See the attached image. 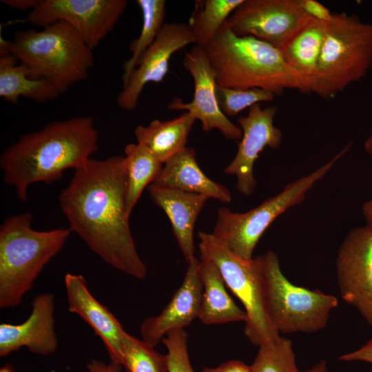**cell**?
<instances>
[{
	"instance_id": "6da1fadb",
	"label": "cell",
	"mask_w": 372,
	"mask_h": 372,
	"mask_svg": "<svg viewBox=\"0 0 372 372\" xmlns=\"http://www.w3.org/2000/svg\"><path fill=\"white\" fill-rule=\"evenodd\" d=\"M125 156L90 158L59 196L69 224L90 249L114 268L138 279L147 275L130 227Z\"/></svg>"
},
{
	"instance_id": "7a4b0ae2",
	"label": "cell",
	"mask_w": 372,
	"mask_h": 372,
	"mask_svg": "<svg viewBox=\"0 0 372 372\" xmlns=\"http://www.w3.org/2000/svg\"><path fill=\"white\" fill-rule=\"evenodd\" d=\"M99 149V132L91 116H77L45 124L22 135L1 154L6 183L26 201L32 183L51 184L68 169L79 168Z\"/></svg>"
},
{
	"instance_id": "3957f363",
	"label": "cell",
	"mask_w": 372,
	"mask_h": 372,
	"mask_svg": "<svg viewBox=\"0 0 372 372\" xmlns=\"http://www.w3.org/2000/svg\"><path fill=\"white\" fill-rule=\"evenodd\" d=\"M203 48L219 87L262 88L276 96L291 89L303 92L280 50L253 37L237 36L225 23Z\"/></svg>"
},
{
	"instance_id": "277c9868",
	"label": "cell",
	"mask_w": 372,
	"mask_h": 372,
	"mask_svg": "<svg viewBox=\"0 0 372 372\" xmlns=\"http://www.w3.org/2000/svg\"><path fill=\"white\" fill-rule=\"evenodd\" d=\"M32 215L18 214L0 227V308H14L22 302L43 267L63 247L71 230L36 231Z\"/></svg>"
},
{
	"instance_id": "5b68a950",
	"label": "cell",
	"mask_w": 372,
	"mask_h": 372,
	"mask_svg": "<svg viewBox=\"0 0 372 372\" xmlns=\"http://www.w3.org/2000/svg\"><path fill=\"white\" fill-rule=\"evenodd\" d=\"M10 49L31 78L48 80L60 94L87 79L94 62L93 50L63 22L18 31Z\"/></svg>"
},
{
	"instance_id": "8992f818",
	"label": "cell",
	"mask_w": 372,
	"mask_h": 372,
	"mask_svg": "<svg viewBox=\"0 0 372 372\" xmlns=\"http://www.w3.org/2000/svg\"><path fill=\"white\" fill-rule=\"evenodd\" d=\"M372 68V23L356 14L333 13L311 93L330 99L363 79Z\"/></svg>"
},
{
	"instance_id": "52a82bcc",
	"label": "cell",
	"mask_w": 372,
	"mask_h": 372,
	"mask_svg": "<svg viewBox=\"0 0 372 372\" xmlns=\"http://www.w3.org/2000/svg\"><path fill=\"white\" fill-rule=\"evenodd\" d=\"M351 145L348 144L329 162L289 183L280 193L249 211L237 213L220 207L213 236L236 256L252 259L254 249L269 225L285 211L302 203L307 193L327 175Z\"/></svg>"
},
{
	"instance_id": "ba28073f",
	"label": "cell",
	"mask_w": 372,
	"mask_h": 372,
	"mask_svg": "<svg viewBox=\"0 0 372 372\" xmlns=\"http://www.w3.org/2000/svg\"><path fill=\"white\" fill-rule=\"evenodd\" d=\"M263 289L267 316L280 333H313L324 329L338 300L320 290L292 284L282 273L278 255H261Z\"/></svg>"
},
{
	"instance_id": "9c48e42d",
	"label": "cell",
	"mask_w": 372,
	"mask_h": 372,
	"mask_svg": "<svg viewBox=\"0 0 372 372\" xmlns=\"http://www.w3.org/2000/svg\"><path fill=\"white\" fill-rule=\"evenodd\" d=\"M198 235L200 259L209 260L217 266L226 286L245 307L247 338L258 347L275 341L280 333L266 311L261 255L246 260L232 253L212 234L198 231Z\"/></svg>"
},
{
	"instance_id": "30bf717a",
	"label": "cell",
	"mask_w": 372,
	"mask_h": 372,
	"mask_svg": "<svg viewBox=\"0 0 372 372\" xmlns=\"http://www.w3.org/2000/svg\"><path fill=\"white\" fill-rule=\"evenodd\" d=\"M127 5L126 0H37L27 21L41 28L65 23L93 50L114 29Z\"/></svg>"
},
{
	"instance_id": "8fae6325",
	"label": "cell",
	"mask_w": 372,
	"mask_h": 372,
	"mask_svg": "<svg viewBox=\"0 0 372 372\" xmlns=\"http://www.w3.org/2000/svg\"><path fill=\"white\" fill-rule=\"evenodd\" d=\"M309 18L300 0H243L225 24L237 36L253 37L282 51Z\"/></svg>"
},
{
	"instance_id": "7c38bea8",
	"label": "cell",
	"mask_w": 372,
	"mask_h": 372,
	"mask_svg": "<svg viewBox=\"0 0 372 372\" xmlns=\"http://www.w3.org/2000/svg\"><path fill=\"white\" fill-rule=\"evenodd\" d=\"M183 65L194 81L193 99L189 103H184L180 97L174 96L167 108L189 113L200 122L204 132L217 129L227 139H240L241 129L233 123L220 109L216 74L205 48L194 45L185 53Z\"/></svg>"
},
{
	"instance_id": "4fadbf2b",
	"label": "cell",
	"mask_w": 372,
	"mask_h": 372,
	"mask_svg": "<svg viewBox=\"0 0 372 372\" xmlns=\"http://www.w3.org/2000/svg\"><path fill=\"white\" fill-rule=\"evenodd\" d=\"M335 266L340 296L372 327V228L365 225L350 231Z\"/></svg>"
},
{
	"instance_id": "5bb4252c",
	"label": "cell",
	"mask_w": 372,
	"mask_h": 372,
	"mask_svg": "<svg viewBox=\"0 0 372 372\" xmlns=\"http://www.w3.org/2000/svg\"><path fill=\"white\" fill-rule=\"evenodd\" d=\"M277 112L275 105L262 107L256 104L238 119L242 136L235 157L224 172L236 177V188L244 196H250L256 186L254 166L259 154L265 147L276 149L282 143V132L274 125Z\"/></svg>"
},
{
	"instance_id": "9a60e30c",
	"label": "cell",
	"mask_w": 372,
	"mask_h": 372,
	"mask_svg": "<svg viewBox=\"0 0 372 372\" xmlns=\"http://www.w3.org/2000/svg\"><path fill=\"white\" fill-rule=\"evenodd\" d=\"M192 43H195V39L188 23H165L127 80L123 83L116 99L119 107L127 111L135 110L145 86L149 83L162 82L169 71L173 54Z\"/></svg>"
},
{
	"instance_id": "2e32d148",
	"label": "cell",
	"mask_w": 372,
	"mask_h": 372,
	"mask_svg": "<svg viewBox=\"0 0 372 372\" xmlns=\"http://www.w3.org/2000/svg\"><path fill=\"white\" fill-rule=\"evenodd\" d=\"M32 312L19 324H0V356L4 357L22 347L32 353L47 355L54 353L58 341L54 331V297L45 293L35 296Z\"/></svg>"
},
{
	"instance_id": "e0dca14e",
	"label": "cell",
	"mask_w": 372,
	"mask_h": 372,
	"mask_svg": "<svg viewBox=\"0 0 372 372\" xmlns=\"http://www.w3.org/2000/svg\"><path fill=\"white\" fill-rule=\"evenodd\" d=\"M196 258L188 267L180 287L169 302L156 316L149 317L141 324L142 340L155 347L170 331L184 329L198 318L203 287Z\"/></svg>"
},
{
	"instance_id": "ac0fdd59",
	"label": "cell",
	"mask_w": 372,
	"mask_h": 372,
	"mask_svg": "<svg viewBox=\"0 0 372 372\" xmlns=\"http://www.w3.org/2000/svg\"><path fill=\"white\" fill-rule=\"evenodd\" d=\"M64 282L69 311L91 327L103 341L111 361L121 365L127 333L109 309L92 296L82 275L67 273Z\"/></svg>"
},
{
	"instance_id": "d6986e66",
	"label": "cell",
	"mask_w": 372,
	"mask_h": 372,
	"mask_svg": "<svg viewBox=\"0 0 372 372\" xmlns=\"http://www.w3.org/2000/svg\"><path fill=\"white\" fill-rule=\"evenodd\" d=\"M153 202L169 218L178 245L188 264L194 256V229L205 201V196L150 184L147 187Z\"/></svg>"
},
{
	"instance_id": "ffe728a7",
	"label": "cell",
	"mask_w": 372,
	"mask_h": 372,
	"mask_svg": "<svg viewBox=\"0 0 372 372\" xmlns=\"http://www.w3.org/2000/svg\"><path fill=\"white\" fill-rule=\"evenodd\" d=\"M152 184L201 194L229 203L231 192L223 185L209 178L200 169L194 148L186 147L164 163Z\"/></svg>"
},
{
	"instance_id": "44dd1931",
	"label": "cell",
	"mask_w": 372,
	"mask_h": 372,
	"mask_svg": "<svg viewBox=\"0 0 372 372\" xmlns=\"http://www.w3.org/2000/svg\"><path fill=\"white\" fill-rule=\"evenodd\" d=\"M0 96L17 104L21 97L43 103L61 95L54 86L44 79H32L26 68L11 53L10 41L1 37Z\"/></svg>"
},
{
	"instance_id": "7402d4cb",
	"label": "cell",
	"mask_w": 372,
	"mask_h": 372,
	"mask_svg": "<svg viewBox=\"0 0 372 372\" xmlns=\"http://www.w3.org/2000/svg\"><path fill=\"white\" fill-rule=\"evenodd\" d=\"M198 270L203 291L198 319L205 324H218L247 320L241 309L226 290V285L217 266L200 259Z\"/></svg>"
},
{
	"instance_id": "603a6c76",
	"label": "cell",
	"mask_w": 372,
	"mask_h": 372,
	"mask_svg": "<svg viewBox=\"0 0 372 372\" xmlns=\"http://www.w3.org/2000/svg\"><path fill=\"white\" fill-rule=\"evenodd\" d=\"M327 28V22L309 17L282 50L287 64L300 77L303 93H311Z\"/></svg>"
},
{
	"instance_id": "cb8c5ba5",
	"label": "cell",
	"mask_w": 372,
	"mask_h": 372,
	"mask_svg": "<svg viewBox=\"0 0 372 372\" xmlns=\"http://www.w3.org/2000/svg\"><path fill=\"white\" fill-rule=\"evenodd\" d=\"M196 119L188 112L168 121L155 119L134 130L137 143L148 149L163 164L186 147Z\"/></svg>"
},
{
	"instance_id": "d4e9b609",
	"label": "cell",
	"mask_w": 372,
	"mask_h": 372,
	"mask_svg": "<svg viewBox=\"0 0 372 372\" xmlns=\"http://www.w3.org/2000/svg\"><path fill=\"white\" fill-rule=\"evenodd\" d=\"M127 172V211L130 216L143 190L158 176L163 163L145 146L130 143L125 147Z\"/></svg>"
},
{
	"instance_id": "484cf974",
	"label": "cell",
	"mask_w": 372,
	"mask_h": 372,
	"mask_svg": "<svg viewBox=\"0 0 372 372\" xmlns=\"http://www.w3.org/2000/svg\"><path fill=\"white\" fill-rule=\"evenodd\" d=\"M143 16V24L140 34L129 46L132 52L130 58L123 66V83L129 78L137 66L141 58L152 45L163 27L166 13L165 0H137Z\"/></svg>"
},
{
	"instance_id": "4316f807",
	"label": "cell",
	"mask_w": 372,
	"mask_h": 372,
	"mask_svg": "<svg viewBox=\"0 0 372 372\" xmlns=\"http://www.w3.org/2000/svg\"><path fill=\"white\" fill-rule=\"evenodd\" d=\"M243 0L197 1L188 25L195 45L206 46Z\"/></svg>"
},
{
	"instance_id": "83f0119b",
	"label": "cell",
	"mask_w": 372,
	"mask_h": 372,
	"mask_svg": "<svg viewBox=\"0 0 372 372\" xmlns=\"http://www.w3.org/2000/svg\"><path fill=\"white\" fill-rule=\"evenodd\" d=\"M121 365L126 372H169L167 355L129 333L123 344Z\"/></svg>"
},
{
	"instance_id": "f1b7e54d",
	"label": "cell",
	"mask_w": 372,
	"mask_h": 372,
	"mask_svg": "<svg viewBox=\"0 0 372 372\" xmlns=\"http://www.w3.org/2000/svg\"><path fill=\"white\" fill-rule=\"evenodd\" d=\"M250 369L251 372H304L297 366L292 342L281 336L259 347Z\"/></svg>"
},
{
	"instance_id": "f546056e",
	"label": "cell",
	"mask_w": 372,
	"mask_h": 372,
	"mask_svg": "<svg viewBox=\"0 0 372 372\" xmlns=\"http://www.w3.org/2000/svg\"><path fill=\"white\" fill-rule=\"evenodd\" d=\"M217 95L223 112L228 116H234L242 110L261 102L271 101L276 95L262 88L236 89L219 87Z\"/></svg>"
},
{
	"instance_id": "4dcf8cb0",
	"label": "cell",
	"mask_w": 372,
	"mask_h": 372,
	"mask_svg": "<svg viewBox=\"0 0 372 372\" xmlns=\"http://www.w3.org/2000/svg\"><path fill=\"white\" fill-rule=\"evenodd\" d=\"M187 333L184 329L169 331L161 340L167 350L169 372H194L189 361Z\"/></svg>"
},
{
	"instance_id": "1f68e13d",
	"label": "cell",
	"mask_w": 372,
	"mask_h": 372,
	"mask_svg": "<svg viewBox=\"0 0 372 372\" xmlns=\"http://www.w3.org/2000/svg\"><path fill=\"white\" fill-rule=\"evenodd\" d=\"M300 3L310 18L323 22H329L332 19L333 13L316 0H300Z\"/></svg>"
},
{
	"instance_id": "d6a6232c",
	"label": "cell",
	"mask_w": 372,
	"mask_h": 372,
	"mask_svg": "<svg viewBox=\"0 0 372 372\" xmlns=\"http://www.w3.org/2000/svg\"><path fill=\"white\" fill-rule=\"evenodd\" d=\"M339 359L341 361H362L372 364V338L358 349L343 354Z\"/></svg>"
},
{
	"instance_id": "836d02e7",
	"label": "cell",
	"mask_w": 372,
	"mask_h": 372,
	"mask_svg": "<svg viewBox=\"0 0 372 372\" xmlns=\"http://www.w3.org/2000/svg\"><path fill=\"white\" fill-rule=\"evenodd\" d=\"M201 372H251L250 366L239 360H230L214 368H205Z\"/></svg>"
},
{
	"instance_id": "e575fe53",
	"label": "cell",
	"mask_w": 372,
	"mask_h": 372,
	"mask_svg": "<svg viewBox=\"0 0 372 372\" xmlns=\"http://www.w3.org/2000/svg\"><path fill=\"white\" fill-rule=\"evenodd\" d=\"M88 372H121L122 365L112 362L107 364L103 361L92 360L87 365Z\"/></svg>"
},
{
	"instance_id": "d590c367",
	"label": "cell",
	"mask_w": 372,
	"mask_h": 372,
	"mask_svg": "<svg viewBox=\"0 0 372 372\" xmlns=\"http://www.w3.org/2000/svg\"><path fill=\"white\" fill-rule=\"evenodd\" d=\"M1 2L13 9L31 11L37 0H3Z\"/></svg>"
},
{
	"instance_id": "8d00e7d4",
	"label": "cell",
	"mask_w": 372,
	"mask_h": 372,
	"mask_svg": "<svg viewBox=\"0 0 372 372\" xmlns=\"http://www.w3.org/2000/svg\"><path fill=\"white\" fill-rule=\"evenodd\" d=\"M362 214L367 226L372 228V198L363 204Z\"/></svg>"
},
{
	"instance_id": "74e56055",
	"label": "cell",
	"mask_w": 372,
	"mask_h": 372,
	"mask_svg": "<svg viewBox=\"0 0 372 372\" xmlns=\"http://www.w3.org/2000/svg\"><path fill=\"white\" fill-rule=\"evenodd\" d=\"M304 372H330L325 360H322Z\"/></svg>"
},
{
	"instance_id": "f35d334b",
	"label": "cell",
	"mask_w": 372,
	"mask_h": 372,
	"mask_svg": "<svg viewBox=\"0 0 372 372\" xmlns=\"http://www.w3.org/2000/svg\"><path fill=\"white\" fill-rule=\"evenodd\" d=\"M364 147L366 153L372 157V131L366 139Z\"/></svg>"
},
{
	"instance_id": "ab89813d",
	"label": "cell",
	"mask_w": 372,
	"mask_h": 372,
	"mask_svg": "<svg viewBox=\"0 0 372 372\" xmlns=\"http://www.w3.org/2000/svg\"><path fill=\"white\" fill-rule=\"evenodd\" d=\"M0 372H14L13 370L8 366H5L0 369Z\"/></svg>"
}]
</instances>
